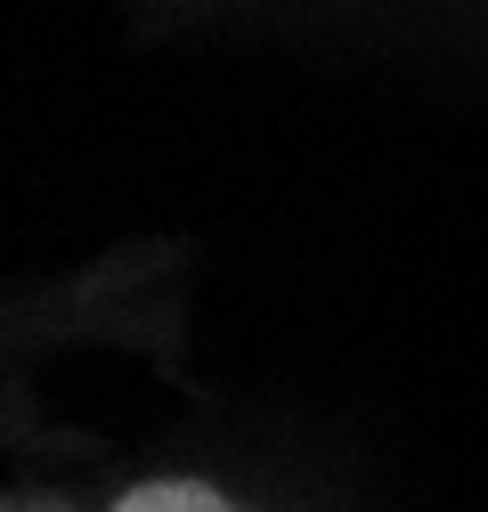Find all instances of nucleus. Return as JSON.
<instances>
[{
	"mask_svg": "<svg viewBox=\"0 0 488 512\" xmlns=\"http://www.w3.org/2000/svg\"><path fill=\"white\" fill-rule=\"evenodd\" d=\"M114 512H236V504L212 496V488H196V480H155V488H131Z\"/></svg>",
	"mask_w": 488,
	"mask_h": 512,
	"instance_id": "1",
	"label": "nucleus"
}]
</instances>
